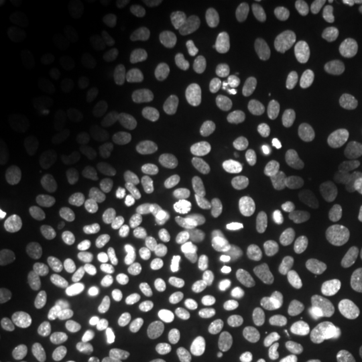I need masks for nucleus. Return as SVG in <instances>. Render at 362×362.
Here are the masks:
<instances>
[{
	"mask_svg": "<svg viewBox=\"0 0 362 362\" xmlns=\"http://www.w3.org/2000/svg\"><path fill=\"white\" fill-rule=\"evenodd\" d=\"M204 30L209 47L220 57H238L252 37V14L240 0H214L204 13Z\"/></svg>",
	"mask_w": 362,
	"mask_h": 362,
	"instance_id": "obj_1",
	"label": "nucleus"
},
{
	"mask_svg": "<svg viewBox=\"0 0 362 362\" xmlns=\"http://www.w3.org/2000/svg\"><path fill=\"white\" fill-rule=\"evenodd\" d=\"M21 101L30 121L45 129L63 127L78 113L75 90L54 78H30L23 87Z\"/></svg>",
	"mask_w": 362,
	"mask_h": 362,
	"instance_id": "obj_2",
	"label": "nucleus"
},
{
	"mask_svg": "<svg viewBox=\"0 0 362 362\" xmlns=\"http://www.w3.org/2000/svg\"><path fill=\"white\" fill-rule=\"evenodd\" d=\"M101 322L113 330L143 328L161 314V300L143 288H121L105 292L97 300Z\"/></svg>",
	"mask_w": 362,
	"mask_h": 362,
	"instance_id": "obj_3",
	"label": "nucleus"
},
{
	"mask_svg": "<svg viewBox=\"0 0 362 362\" xmlns=\"http://www.w3.org/2000/svg\"><path fill=\"white\" fill-rule=\"evenodd\" d=\"M28 61L54 81L78 83L87 75L89 63L77 40L65 35H45L28 49Z\"/></svg>",
	"mask_w": 362,
	"mask_h": 362,
	"instance_id": "obj_4",
	"label": "nucleus"
},
{
	"mask_svg": "<svg viewBox=\"0 0 362 362\" xmlns=\"http://www.w3.org/2000/svg\"><path fill=\"white\" fill-rule=\"evenodd\" d=\"M61 169L69 197L81 207H97L107 195L103 169L93 153L83 147H73L63 153Z\"/></svg>",
	"mask_w": 362,
	"mask_h": 362,
	"instance_id": "obj_5",
	"label": "nucleus"
},
{
	"mask_svg": "<svg viewBox=\"0 0 362 362\" xmlns=\"http://www.w3.org/2000/svg\"><path fill=\"white\" fill-rule=\"evenodd\" d=\"M113 258L129 276L145 282H163L168 266L161 252L147 238L135 232L117 233L113 242Z\"/></svg>",
	"mask_w": 362,
	"mask_h": 362,
	"instance_id": "obj_6",
	"label": "nucleus"
},
{
	"mask_svg": "<svg viewBox=\"0 0 362 362\" xmlns=\"http://www.w3.org/2000/svg\"><path fill=\"white\" fill-rule=\"evenodd\" d=\"M159 127L169 141L185 153H195L207 143L211 125L194 105L168 101L159 109Z\"/></svg>",
	"mask_w": 362,
	"mask_h": 362,
	"instance_id": "obj_7",
	"label": "nucleus"
},
{
	"mask_svg": "<svg viewBox=\"0 0 362 362\" xmlns=\"http://www.w3.org/2000/svg\"><path fill=\"white\" fill-rule=\"evenodd\" d=\"M268 121L278 145L288 153H304L316 147L318 133L300 105L280 103L272 107Z\"/></svg>",
	"mask_w": 362,
	"mask_h": 362,
	"instance_id": "obj_8",
	"label": "nucleus"
},
{
	"mask_svg": "<svg viewBox=\"0 0 362 362\" xmlns=\"http://www.w3.org/2000/svg\"><path fill=\"white\" fill-rule=\"evenodd\" d=\"M322 326V308L312 300H302L288 310L278 328L276 340L286 352L298 354L316 342V338L320 337Z\"/></svg>",
	"mask_w": 362,
	"mask_h": 362,
	"instance_id": "obj_9",
	"label": "nucleus"
},
{
	"mask_svg": "<svg viewBox=\"0 0 362 362\" xmlns=\"http://www.w3.org/2000/svg\"><path fill=\"white\" fill-rule=\"evenodd\" d=\"M244 192L258 206L280 207L290 197V183L272 161L256 157L244 171Z\"/></svg>",
	"mask_w": 362,
	"mask_h": 362,
	"instance_id": "obj_10",
	"label": "nucleus"
},
{
	"mask_svg": "<svg viewBox=\"0 0 362 362\" xmlns=\"http://www.w3.org/2000/svg\"><path fill=\"white\" fill-rule=\"evenodd\" d=\"M192 99L195 109L211 127L228 129L233 125L238 111L230 90L218 78L206 77V75L195 78L192 85Z\"/></svg>",
	"mask_w": 362,
	"mask_h": 362,
	"instance_id": "obj_11",
	"label": "nucleus"
},
{
	"mask_svg": "<svg viewBox=\"0 0 362 362\" xmlns=\"http://www.w3.org/2000/svg\"><path fill=\"white\" fill-rule=\"evenodd\" d=\"M180 194L197 211H216L226 199V185L209 168H187L180 173Z\"/></svg>",
	"mask_w": 362,
	"mask_h": 362,
	"instance_id": "obj_12",
	"label": "nucleus"
},
{
	"mask_svg": "<svg viewBox=\"0 0 362 362\" xmlns=\"http://www.w3.org/2000/svg\"><path fill=\"white\" fill-rule=\"evenodd\" d=\"M199 344L211 362H246L252 352L247 338L226 324L204 326Z\"/></svg>",
	"mask_w": 362,
	"mask_h": 362,
	"instance_id": "obj_13",
	"label": "nucleus"
},
{
	"mask_svg": "<svg viewBox=\"0 0 362 362\" xmlns=\"http://www.w3.org/2000/svg\"><path fill=\"white\" fill-rule=\"evenodd\" d=\"M354 163H356L354 147L349 143H337L312 159V163L308 165V175L316 185L332 187L349 180Z\"/></svg>",
	"mask_w": 362,
	"mask_h": 362,
	"instance_id": "obj_14",
	"label": "nucleus"
},
{
	"mask_svg": "<svg viewBox=\"0 0 362 362\" xmlns=\"http://www.w3.org/2000/svg\"><path fill=\"white\" fill-rule=\"evenodd\" d=\"M223 258V250L218 238L207 233H195L181 247V264L187 276L202 282L209 278Z\"/></svg>",
	"mask_w": 362,
	"mask_h": 362,
	"instance_id": "obj_15",
	"label": "nucleus"
},
{
	"mask_svg": "<svg viewBox=\"0 0 362 362\" xmlns=\"http://www.w3.org/2000/svg\"><path fill=\"white\" fill-rule=\"evenodd\" d=\"M308 66L326 83H344L350 73V49L342 40H322L306 57Z\"/></svg>",
	"mask_w": 362,
	"mask_h": 362,
	"instance_id": "obj_16",
	"label": "nucleus"
},
{
	"mask_svg": "<svg viewBox=\"0 0 362 362\" xmlns=\"http://www.w3.org/2000/svg\"><path fill=\"white\" fill-rule=\"evenodd\" d=\"M294 282H296V268L292 266V262L282 259V262L272 264L259 278V306L262 308H276L288 296V292L294 288Z\"/></svg>",
	"mask_w": 362,
	"mask_h": 362,
	"instance_id": "obj_17",
	"label": "nucleus"
},
{
	"mask_svg": "<svg viewBox=\"0 0 362 362\" xmlns=\"http://www.w3.org/2000/svg\"><path fill=\"white\" fill-rule=\"evenodd\" d=\"M163 180H165V169L153 159L143 157L125 168L121 175V185L131 195H147L159 189Z\"/></svg>",
	"mask_w": 362,
	"mask_h": 362,
	"instance_id": "obj_18",
	"label": "nucleus"
},
{
	"mask_svg": "<svg viewBox=\"0 0 362 362\" xmlns=\"http://www.w3.org/2000/svg\"><path fill=\"white\" fill-rule=\"evenodd\" d=\"M304 111L310 117L316 133L324 139H338L346 131V121L338 115L320 93L308 90L304 97Z\"/></svg>",
	"mask_w": 362,
	"mask_h": 362,
	"instance_id": "obj_19",
	"label": "nucleus"
},
{
	"mask_svg": "<svg viewBox=\"0 0 362 362\" xmlns=\"http://www.w3.org/2000/svg\"><path fill=\"white\" fill-rule=\"evenodd\" d=\"M340 238L349 254L362 258V192L352 195L342 207Z\"/></svg>",
	"mask_w": 362,
	"mask_h": 362,
	"instance_id": "obj_20",
	"label": "nucleus"
},
{
	"mask_svg": "<svg viewBox=\"0 0 362 362\" xmlns=\"http://www.w3.org/2000/svg\"><path fill=\"white\" fill-rule=\"evenodd\" d=\"M268 238L256 228H247L233 240V258L242 268H256L268 256Z\"/></svg>",
	"mask_w": 362,
	"mask_h": 362,
	"instance_id": "obj_21",
	"label": "nucleus"
},
{
	"mask_svg": "<svg viewBox=\"0 0 362 362\" xmlns=\"http://www.w3.org/2000/svg\"><path fill=\"white\" fill-rule=\"evenodd\" d=\"M356 342L349 332H334L312 350L306 362H354Z\"/></svg>",
	"mask_w": 362,
	"mask_h": 362,
	"instance_id": "obj_22",
	"label": "nucleus"
},
{
	"mask_svg": "<svg viewBox=\"0 0 362 362\" xmlns=\"http://www.w3.org/2000/svg\"><path fill=\"white\" fill-rule=\"evenodd\" d=\"M199 340L185 328L173 330L163 342L161 362H199Z\"/></svg>",
	"mask_w": 362,
	"mask_h": 362,
	"instance_id": "obj_23",
	"label": "nucleus"
},
{
	"mask_svg": "<svg viewBox=\"0 0 362 362\" xmlns=\"http://www.w3.org/2000/svg\"><path fill=\"white\" fill-rule=\"evenodd\" d=\"M147 226L149 230L156 233L157 238L171 242L180 235L181 228H183V220L177 207L171 204H157L149 209L147 214Z\"/></svg>",
	"mask_w": 362,
	"mask_h": 362,
	"instance_id": "obj_24",
	"label": "nucleus"
},
{
	"mask_svg": "<svg viewBox=\"0 0 362 362\" xmlns=\"http://www.w3.org/2000/svg\"><path fill=\"white\" fill-rule=\"evenodd\" d=\"M25 362H85V358L73 344L35 342L25 350Z\"/></svg>",
	"mask_w": 362,
	"mask_h": 362,
	"instance_id": "obj_25",
	"label": "nucleus"
},
{
	"mask_svg": "<svg viewBox=\"0 0 362 362\" xmlns=\"http://www.w3.org/2000/svg\"><path fill=\"white\" fill-rule=\"evenodd\" d=\"M30 6L45 21H57V18H61L66 13V4L63 0H33Z\"/></svg>",
	"mask_w": 362,
	"mask_h": 362,
	"instance_id": "obj_26",
	"label": "nucleus"
},
{
	"mask_svg": "<svg viewBox=\"0 0 362 362\" xmlns=\"http://www.w3.org/2000/svg\"><path fill=\"white\" fill-rule=\"evenodd\" d=\"M300 8H302V13L308 14L312 18H320L328 13V8H332V2H328V0H302Z\"/></svg>",
	"mask_w": 362,
	"mask_h": 362,
	"instance_id": "obj_27",
	"label": "nucleus"
},
{
	"mask_svg": "<svg viewBox=\"0 0 362 362\" xmlns=\"http://www.w3.org/2000/svg\"><path fill=\"white\" fill-rule=\"evenodd\" d=\"M349 18L352 21V25L362 26V0L349 2Z\"/></svg>",
	"mask_w": 362,
	"mask_h": 362,
	"instance_id": "obj_28",
	"label": "nucleus"
},
{
	"mask_svg": "<svg viewBox=\"0 0 362 362\" xmlns=\"http://www.w3.org/2000/svg\"><path fill=\"white\" fill-rule=\"evenodd\" d=\"M14 8H16V2L14 0H2L0 2V18H6L8 14H13Z\"/></svg>",
	"mask_w": 362,
	"mask_h": 362,
	"instance_id": "obj_29",
	"label": "nucleus"
},
{
	"mask_svg": "<svg viewBox=\"0 0 362 362\" xmlns=\"http://www.w3.org/2000/svg\"><path fill=\"white\" fill-rule=\"evenodd\" d=\"M259 4L266 8H282L288 4V0H259Z\"/></svg>",
	"mask_w": 362,
	"mask_h": 362,
	"instance_id": "obj_30",
	"label": "nucleus"
},
{
	"mask_svg": "<svg viewBox=\"0 0 362 362\" xmlns=\"http://www.w3.org/2000/svg\"><path fill=\"white\" fill-rule=\"evenodd\" d=\"M354 362H362V340L356 342V354H354Z\"/></svg>",
	"mask_w": 362,
	"mask_h": 362,
	"instance_id": "obj_31",
	"label": "nucleus"
}]
</instances>
